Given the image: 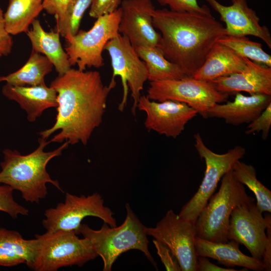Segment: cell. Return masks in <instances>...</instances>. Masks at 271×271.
Wrapping results in <instances>:
<instances>
[{
    "label": "cell",
    "instance_id": "obj_2",
    "mask_svg": "<svg viewBox=\"0 0 271 271\" xmlns=\"http://www.w3.org/2000/svg\"><path fill=\"white\" fill-rule=\"evenodd\" d=\"M155 28L160 32L157 47L187 77H193L218 40L226 35L225 27L211 13L155 9Z\"/></svg>",
    "mask_w": 271,
    "mask_h": 271
},
{
    "label": "cell",
    "instance_id": "obj_27",
    "mask_svg": "<svg viewBox=\"0 0 271 271\" xmlns=\"http://www.w3.org/2000/svg\"><path fill=\"white\" fill-rule=\"evenodd\" d=\"M232 170L237 179L254 193L259 210L270 213L271 191L257 179L254 167L238 160Z\"/></svg>",
    "mask_w": 271,
    "mask_h": 271
},
{
    "label": "cell",
    "instance_id": "obj_23",
    "mask_svg": "<svg viewBox=\"0 0 271 271\" xmlns=\"http://www.w3.org/2000/svg\"><path fill=\"white\" fill-rule=\"evenodd\" d=\"M26 34L31 42L32 50L45 56L52 63L58 75L64 74L71 68L58 32H46L40 22L35 19L32 24V29Z\"/></svg>",
    "mask_w": 271,
    "mask_h": 271
},
{
    "label": "cell",
    "instance_id": "obj_17",
    "mask_svg": "<svg viewBox=\"0 0 271 271\" xmlns=\"http://www.w3.org/2000/svg\"><path fill=\"white\" fill-rule=\"evenodd\" d=\"M246 66L241 71L217 78L212 82L222 93L271 95V67L246 58Z\"/></svg>",
    "mask_w": 271,
    "mask_h": 271
},
{
    "label": "cell",
    "instance_id": "obj_15",
    "mask_svg": "<svg viewBox=\"0 0 271 271\" xmlns=\"http://www.w3.org/2000/svg\"><path fill=\"white\" fill-rule=\"evenodd\" d=\"M119 34L126 37L134 47L157 46L160 40L153 23L155 10L151 0H123L120 7Z\"/></svg>",
    "mask_w": 271,
    "mask_h": 271
},
{
    "label": "cell",
    "instance_id": "obj_38",
    "mask_svg": "<svg viewBox=\"0 0 271 271\" xmlns=\"http://www.w3.org/2000/svg\"><path fill=\"white\" fill-rule=\"evenodd\" d=\"M267 240L263 253L262 262L265 266V270H271V224L266 229Z\"/></svg>",
    "mask_w": 271,
    "mask_h": 271
},
{
    "label": "cell",
    "instance_id": "obj_29",
    "mask_svg": "<svg viewBox=\"0 0 271 271\" xmlns=\"http://www.w3.org/2000/svg\"><path fill=\"white\" fill-rule=\"evenodd\" d=\"M91 0H69L61 22L56 24L55 31L68 41L79 31L81 20Z\"/></svg>",
    "mask_w": 271,
    "mask_h": 271
},
{
    "label": "cell",
    "instance_id": "obj_26",
    "mask_svg": "<svg viewBox=\"0 0 271 271\" xmlns=\"http://www.w3.org/2000/svg\"><path fill=\"white\" fill-rule=\"evenodd\" d=\"M139 56L145 63L150 82L180 79L186 77L176 64L169 61L157 46L134 47Z\"/></svg>",
    "mask_w": 271,
    "mask_h": 271
},
{
    "label": "cell",
    "instance_id": "obj_19",
    "mask_svg": "<svg viewBox=\"0 0 271 271\" xmlns=\"http://www.w3.org/2000/svg\"><path fill=\"white\" fill-rule=\"evenodd\" d=\"M2 92L6 97L16 101L26 111L30 122L35 121L46 109L58 106L56 90L45 83L35 86L6 83Z\"/></svg>",
    "mask_w": 271,
    "mask_h": 271
},
{
    "label": "cell",
    "instance_id": "obj_32",
    "mask_svg": "<svg viewBox=\"0 0 271 271\" xmlns=\"http://www.w3.org/2000/svg\"><path fill=\"white\" fill-rule=\"evenodd\" d=\"M163 6H168L169 9L176 12L211 13L206 5L200 6L197 0H156Z\"/></svg>",
    "mask_w": 271,
    "mask_h": 271
},
{
    "label": "cell",
    "instance_id": "obj_21",
    "mask_svg": "<svg viewBox=\"0 0 271 271\" xmlns=\"http://www.w3.org/2000/svg\"><path fill=\"white\" fill-rule=\"evenodd\" d=\"M246 66V58L241 57L230 48L217 42L193 77L212 81L239 72Z\"/></svg>",
    "mask_w": 271,
    "mask_h": 271
},
{
    "label": "cell",
    "instance_id": "obj_3",
    "mask_svg": "<svg viewBox=\"0 0 271 271\" xmlns=\"http://www.w3.org/2000/svg\"><path fill=\"white\" fill-rule=\"evenodd\" d=\"M38 143L37 148L27 155H22L16 150L5 149L4 160L0 163V184L20 192L26 201L36 203L46 197L47 183H51L63 192L58 181L51 178L46 167L53 158L60 156L69 145L64 142L54 150L45 152L49 141L40 137Z\"/></svg>",
    "mask_w": 271,
    "mask_h": 271
},
{
    "label": "cell",
    "instance_id": "obj_4",
    "mask_svg": "<svg viewBox=\"0 0 271 271\" xmlns=\"http://www.w3.org/2000/svg\"><path fill=\"white\" fill-rule=\"evenodd\" d=\"M126 217L119 226L111 227L104 222L98 230L82 224L76 234H81L91 242L98 256L101 257L103 271H110L113 264L123 252L132 249L142 251L157 268L149 249V240L146 227L140 220L128 204L125 205Z\"/></svg>",
    "mask_w": 271,
    "mask_h": 271
},
{
    "label": "cell",
    "instance_id": "obj_18",
    "mask_svg": "<svg viewBox=\"0 0 271 271\" xmlns=\"http://www.w3.org/2000/svg\"><path fill=\"white\" fill-rule=\"evenodd\" d=\"M271 103V95L264 94L244 95L235 94L232 101L216 103L207 111L208 117L223 119L227 124L239 125L248 124Z\"/></svg>",
    "mask_w": 271,
    "mask_h": 271
},
{
    "label": "cell",
    "instance_id": "obj_34",
    "mask_svg": "<svg viewBox=\"0 0 271 271\" xmlns=\"http://www.w3.org/2000/svg\"><path fill=\"white\" fill-rule=\"evenodd\" d=\"M153 243L157 249V254L167 270L182 271L177 259L167 246L155 239L153 240Z\"/></svg>",
    "mask_w": 271,
    "mask_h": 271
},
{
    "label": "cell",
    "instance_id": "obj_7",
    "mask_svg": "<svg viewBox=\"0 0 271 271\" xmlns=\"http://www.w3.org/2000/svg\"><path fill=\"white\" fill-rule=\"evenodd\" d=\"M194 138V147L200 158L204 160L205 172L197 191L182 207L178 215L195 224L199 214L214 194L219 182L233 169L237 161L243 158L246 150L241 146H236L224 154H219L205 145L199 133L195 134Z\"/></svg>",
    "mask_w": 271,
    "mask_h": 271
},
{
    "label": "cell",
    "instance_id": "obj_39",
    "mask_svg": "<svg viewBox=\"0 0 271 271\" xmlns=\"http://www.w3.org/2000/svg\"><path fill=\"white\" fill-rule=\"evenodd\" d=\"M231 1L232 2V3H233L238 2V1H241V0H231Z\"/></svg>",
    "mask_w": 271,
    "mask_h": 271
},
{
    "label": "cell",
    "instance_id": "obj_10",
    "mask_svg": "<svg viewBox=\"0 0 271 271\" xmlns=\"http://www.w3.org/2000/svg\"><path fill=\"white\" fill-rule=\"evenodd\" d=\"M42 225L46 231H73L76 234L83 219L88 216L98 217L111 227L116 226L114 213L104 204L98 193L78 196L66 193L63 203L46 209Z\"/></svg>",
    "mask_w": 271,
    "mask_h": 271
},
{
    "label": "cell",
    "instance_id": "obj_33",
    "mask_svg": "<svg viewBox=\"0 0 271 271\" xmlns=\"http://www.w3.org/2000/svg\"><path fill=\"white\" fill-rule=\"evenodd\" d=\"M121 0H91L89 16L93 18L112 13L119 7Z\"/></svg>",
    "mask_w": 271,
    "mask_h": 271
},
{
    "label": "cell",
    "instance_id": "obj_22",
    "mask_svg": "<svg viewBox=\"0 0 271 271\" xmlns=\"http://www.w3.org/2000/svg\"><path fill=\"white\" fill-rule=\"evenodd\" d=\"M39 240L25 239L18 231L0 227V266H14L22 263L31 268Z\"/></svg>",
    "mask_w": 271,
    "mask_h": 271
},
{
    "label": "cell",
    "instance_id": "obj_30",
    "mask_svg": "<svg viewBox=\"0 0 271 271\" xmlns=\"http://www.w3.org/2000/svg\"><path fill=\"white\" fill-rule=\"evenodd\" d=\"M13 191L10 186L0 184V211L7 213L13 219L19 215H28L29 210L15 200Z\"/></svg>",
    "mask_w": 271,
    "mask_h": 271
},
{
    "label": "cell",
    "instance_id": "obj_8",
    "mask_svg": "<svg viewBox=\"0 0 271 271\" xmlns=\"http://www.w3.org/2000/svg\"><path fill=\"white\" fill-rule=\"evenodd\" d=\"M121 18L119 8L114 12L98 17L88 31L80 30L66 41L65 51L72 66L82 71L86 68H99L104 65L102 52L107 43L118 35Z\"/></svg>",
    "mask_w": 271,
    "mask_h": 271
},
{
    "label": "cell",
    "instance_id": "obj_12",
    "mask_svg": "<svg viewBox=\"0 0 271 271\" xmlns=\"http://www.w3.org/2000/svg\"><path fill=\"white\" fill-rule=\"evenodd\" d=\"M148 235L167 246L177 259L182 271H196L197 257L195 224L168 210L155 227H147Z\"/></svg>",
    "mask_w": 271,
    "mask_h": 271
},
{
    "label": "cell",
    "instance_id": "obj_25",
    "mask_svg": "<svg viewBox=\"0 0 271 271\" xmlns=\"http://www.w3.org/2000/svg\"><path fill=\"white\" fill-rule=\"evenodd\" d=\"M53 65L44 55L32 51L26 63L19 70L7 75L0 76V82L16 86H35L45 83V77Z\"/></svg>",
    "mask_w": 271,
    "mask_h": 271
},
{
    "label": "cell",
    "instance_id": "obj_9",
    "mask_svg": "<svg viewBox=\"0 0 271 271\" xmlns=\"http://www.w3.org/2000/svg\"><path fill=\"white\" fill-rule=\"evenodd\" d=\"M146 96L157 101L173 100L185 103L207 118L208 109L216 103L226 101L228 94L218 91L212 81L186 76L150 82Z\"/></svg>",
    "mask_w": 271,
    "mask_h": 271
},
{
    "label": "cell",
    "instance_id": "obj_14",
    "mask_svg": "<svg viewBox=\"0 0 271 271\" xmlns=\"http://www.w3.org/2000/svg\"><path fill=\"white\" fill-rule=\"evenodd\" d=\"M137 108L146 113V128L169 138H176L198 112L188 105L173 100L157 101L141 95Z\"/></svg>",
    "mask_w": 271,
    "mask_h": 271
},
{
    "label": "cell",
    "instance_id": "obj_36",
    "mask_svg": "<svg viewBox=\"0 0 271 271\" xmlns=\"http://www.w3.org/2000/svg\"><path fill=\"white\" fill-rule=\"evenodd\" d=\"M3 11L0 7V55L7 56L12 49L13 41L5 27Z\"/></svg>",
    "mask_w": 271,
    "mask_h": 271
},
{
    "label": "cell",
    "instance_id": "obj_11",
    "mask_svg": "<svg viewBox=\"0 0 271 271\" xmlns=\"http://www.w3.org/2000/svg\"><path fill=\"white\" fill-rule=\"evenodd\" d=\"M104 50L108 53L111 60L113 70L111 79L119 76L121 80L123 97L118 109L121 111L124 109L129 88L133 100L131 112L136 115L138 101L144 84L148 80L145 63L128 39L120 34L109 40Z\"/></svg>",
    "mask_w": 271,
    "mask_h": 271
},
{
    "label": "cell",
    "instance_id": "obj_20",
    "mask_svg": "<svg viewBox=\"0 0 271 271\" xmlns=\"http://www.w3.org/2000/svg\"><path fill=\"white\" fill-rule=\"evenodd\" d=\"M194 245L197 256L215 259L218 263L226 266H238L254 271L265 270L262 261L244 254L239 249L240 244L234 240L213 242L196 236Z\"/></svg>",
    "mask_w": 271,
    "mask_h": 271
},
{
    "label": "cell",
    "instance_id": "obj_6",
    "mask_svg": "<svg viewBox=\"0 0 271 271\" xmlns=\"http://www.w3.org/2000/svg\"><path fill=\"white\" fill-rule=\"evenodd\" d=\"M77 235L74 231L63 230L36 235L39 245L31 269L56 271L64 266H82L97 257L90 241Z\"/></svg>",
    "mask_w": 271,
    "mask_h": 271
},
{
    "label": "cell",
    "instance_id": "obj_35",
    "mask_svg": "<svg viewBox=\"0 0 271 271\" xmlns=\"http://www.w3.org/2000/svg\"><path fill=\"white\" fill-rule=\"evenodd\" d=\"M69 0H43V9L48 14L55 16L56 24L63 19Z\"/></svg>",
    "mask_w": 271,
    "mask_h": 271
},
{
    "label": "cell",
    "instance_id": "obj_24",
    "mask_svg": "<svg viewBox=\"0 0 271 271\" xmlns=\"http://www.w3.org/2000/svg\"><path fill=\"white\" fill-rule=\"evenodd\" d=\"M43 10V0H9L4 14L7 31L11 35L27 33Z\"/></svg>",
    "mask_w": 271,
    "mask_h": 271
},
{
    "label": "cell",
    "instance_id": "obj_16",
    "mask_svg": "<svg viewBox=\"0 0 271 271\" xmlns=\"http://www.w3.org/2000/svg\"><path fill=\"white\" fill-rule=\"evenodd\" d=\"M220 15L225 24L226 35L252 36L262 40L271 48V35L265 26L259 24L260 18L256 12L249 8L246 0L225 6L217 0H205Z\"/></svg>",
    "mask_w": 271,
    "mask_h": 271
},
{
    "label": "cell",
    "instance_id": "obj_1",
    "mask_svg": "<svg viewBox=\"0 0 271 271\" xmlns=\"http://www.w3.org/2000/svg\"><path fill=\"white\" fill-rule=\"evenodd\" d=\"M115 85V80L111 79L108 85H104L97 71L71 68L58 75L50 85L57 94L56 120L51 127L39 132L40 137L47 140L59 130L50 143L67 142L69 145H86L102 121L108 96Z\"/></svg>",
    "mask_w": 271,
    "mask_h": 271
},
{
    "label": "cell",
    "instance_id": "obj_31",
    "mask_svg": "<svg viewBox=\"0 0 271 271\" xmlns=\"http://www.w3.org/2000/svg\"><path fill=\"white\" fill-rule=\"evenodd\" d=\"M271 126V103L254 120L249 122L245 131L246 134L261 132V137L266 140Z\"/></svg>",
    "mask_w": 271,
    "mask_h": 271
},
{
    "label": "cell",
    "instance_id": "obj_28",
    "mask_svg": "<svg viewBox=\"0 0 271 271\" xmlns=\"http://www.w3.org/2000/svg\"><path fill=\"white\" fill-rule=\"evenodd\" d=\"M242 57L271 67V56L262 49V44L244 36L225 35L218 41Z\"/></svg>",
    "mask_w": 271,
    "mask_h": 271
},
{
    "label": "cell",
    "instance_id": "obj_13",
    "mask_svg": "<svg viewBox=\"0 0 271 271\" xmlns=\"http://www.w3.org/2000/svg\"><path fill=\"white\" fill-rule=\"evenodd\" d=\"M263 216L255 200L239 205L230 218L227 238L242 244L254 258L262 262L267 240V227L271 224L270 213Z\"/></svg>",
    "mask_w": 271,
    "mask_h": 271
},
{
    "label": "cell",
    "instance_id": "obj_5",
    "mask_svg": "<svg viewBox=\"0 0 271 271\" xmlns=\"http://www.w3.org/2000/svg\"><path fill=\"white\" fill-rule=\"evenodd\" d=\"M254 199L249 196L233 170L222 178L218 191L210 198L195 223L196 236L213 242H226L231 214L237 206Z\"/></svg>",
    "mask_w": 271,
    "mask_h": 271
},
{
    "label": "cell",
    "instance_id": "obj_37",
    "mask_svg": "<svg viewBox=\"0 0 271 271\" xmlns=\"http://www.w3.org/2000/svg\"><path fill=\"white\" fill-rule=\"evenodd\" d=\"M232 268H224L211 262L208 257L197 256L196 271H237Z\"/></svg>",
    "mask_w": 271,
    "mask_h": 271
},
{
    "label": "cell",
    "instance_id": "obj_40",
    "mask_svg": "<svg viewBox=\"0 0 271 271\" xmlns=\"http://www.w3.org/2000/svg\"><path fill=\"white\" fill-rule=\"evenodd\" d=\"M1 57H2V55H0V58H1Z\"/></svg>",
    "mask_w": 271,
    "mask_h": 271
}]
</instances>
